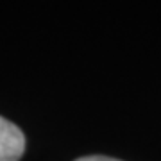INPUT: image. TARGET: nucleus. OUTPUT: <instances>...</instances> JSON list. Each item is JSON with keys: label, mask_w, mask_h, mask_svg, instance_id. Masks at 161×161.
<instances>
[{"label": "nucleus", "mask_w": 161, "mask_h": 161, "mask_svg": "<svg viewBox=\"0 0 161 161\" xmlns=\"http://www.w3.org/2000/svg\"><path fill=\"white\" fill-rule=\"evenodd\" d=\"M25 150V136L13 122L0 116V161H18Z\"/></svg>", "instance_id": "1"}, {"label": "nucleus", "mask_w": 161, "mask_h": 161, "mask_svg": "<svg viewBox=\"0 0 161 161\" xmlns=\"http://www.w3.org/2000/svg\"><path fill=\"white\" fill-rule=\"evenodd\" d=\"M75 161H120L115 158H108V156H86V158H79Z\"/></svg>", "instance_id": "2"}]
</instances>
